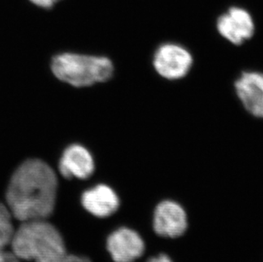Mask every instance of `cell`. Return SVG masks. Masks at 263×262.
Instances as JSON below:
<instances>
[{"instance_id": "cell-1", "label": "cell", "mask_w": 263, "mask_h": 262, "mask_svg": "<svg viewBox=\"0 0 263 262\" xmlns=\"http://www.w3.org/2000/svg\"><path fill=\"white\" fill-rule=\"evenodd\" d=\"M58 193V176L53 169L43 160L30 158L10 177L6 204L21 222L47 219L55 210Z\"/></svg>"}, {"instance_id": "cell-2", "label": "cell", "mask_w": 263, "mask_h": 262, "mask_svg": "<svg viewBox=\"0 0 263 262\" xmlns=\"http://www.w3.org/2000/svg\"><path fill=\"white\" fill-rule=\"evenodd\" d=\"M10 247L21 260L27 261L55 262L67 253L62 233L46 219L22 222Z\"/></svg>"}, {"instance_id": "cell-3", "label": "cell", "mask_w": 263, "mask_h": 262, "mask_svg": "<svg viewBox=\"0 0 263 262\" xmlns=\"http://www.w3.org/2000/svg\"><path fill=\"white\" fill-rule=\"evenodd\" d=\"M51 70L61 81L81 88L108 81L115 66L107 57L62 53L53 57Z\"/></svg>"}, {"instance_id": "cell-4", "label": "cell", "mask_w": 263, "mask_h": 262, "mask_svg": "<svg viewBox=\"0 0 263 262\" xmlns=\"http://www.w3.org/2000/svg\"><path fill=\"white\" fill-rule=\"evenodd\" d=\"M194 63V57L190 50L176 42L163 43L152 57L155 72L168 81H178L186 77Z\"/></svg>"}, {"instance_id": "cell-5", "label": "cell", "mask_w": 263, "mask_h": 262, "mask_svg": "<svg viewBox=\"0 0 263 262\" xmlns=\"http://www.w3.org/2000/svg\"><path fill=\"white\" fill-rule=\"evenodd\" d=\"M216 30L221 37L235 46H239L251 40L256 26L251 14L243 8L232 7L219 16Z\"/></svg>"}, {"instance_id": "cell-6", "label": "cell", "mask_w": 263, "mask_h": 262, "mask_svg": "<svg viewBox=\"0 0 263 262\" xmlns=\"http://www.w3.org/2000/svg\"><path fill=\"white\" fill-rule=\"evenodd\" d=\"M238 101L251 116L263 119V72L243 71L234 82Z\"/></svg>"}, {"instance_id": "cell-7", "label": "cell", "mask_w": 263, "mask_h": 262, "mask_svg": "<svg viewBox=\"0 0 263 262\" xmlns=\"http://www.w3.org/2000/svg\"><path fill=\"white\" fill-rule=\"evenodd\" d=\"M58 168L64 178L86 180L94 173V158L85 146L72 144L62 153Z\"/></svg>"}, {"instance_id": "cell-8", "label": "cell", "mask_w": 263, "mask_h": 262, "mask_svg": "<svg viewBox=\"0 0 263 262\" xmlns=\"http://www.w3.org/2000/svg\"><path fill=\"white\" fill-rule=\"evenodd\" d=\"M107 249L114 261L133 262L142 256L145 245L137 232L122 228L107 237Z\"/></svg>"}, {"instance_id": "cell-9", "label": "cell", "mask_w": 263, "mask_h": 262, "mask_svg": "<svg viewBox=\"0 0 263 262\" xmlns=\"http://www.w3.org/2000/svg\"><path fill=\"white\" fill-rule=\"evenodd\" d=\"M154 227L159 235L179 237L185 233L187 227L186 213L178 203L164 201L155 210Z\"/></svg>"}, {"instance_id": "cell-10", "label": "cell", "mask_w": 263, "mask_h": 262, "mask_svg": "<svg viewBox=\"0 0 263 262\" xmlns=\"http://www.w3.org/2000/svg\"><path fill=\"white\" fill-rule=\"evenodd\" d=\"M80 201L85 211L97 218H107L115 214L120 203L117 193L105 184H98L85 190Z\"/></svg>"}, {"instance_id": "cell-11", "label": "cell", "mask_w": 263, "mask_h": 262, "mask_svg": "<svg viewBox=\"0 0 263 262\" xmlns=\"http://www.w3.org/2000/svg\"><path fill=\"white\" fill-rule=\"evenodd\" d=\"M11 220L12 219L0 217V250H5L12 241L15 229Z\"/></svg>"}, {"instance_id": "cell-12", "label": "cell", "mask_w": 263, "mask_h": 262, "mask_svg": "<svg viewBox=\"0 0 263 262\" xmlns=\"http://www.w3.org/2000/svg\"><path fill=\"white\" fill-rule=\"evenodd\" d=\"M55 262H91V260L84 255L68 254L67 252Z\"/></svg>"}, {"instance_id": "cell-13", "label": "cell", "mask_w": 263, "mask_h": 262, "mask_svg": "<svg viewBox=\"0 0 263 262\" xmlns=\"http://www.w3.org/2000/svg\"><path fill=\"white\" fill-rule=\"evenodd\" d=\"M22 260L12 252L7 250H0V262H21Z\"/></svg>"}, {"instance_id": "cell-14", "label": "cell", "mask_w": 263, "mask_h": 262, "mask_svg": "<svg viewBox=\"0 0 263 262\" xmlns=\"http://www.w3.org/2000/svg\"><path fill=\"white\" fill-rule=\"evenodd\" d=\"M30 1L39 7L50 9V8H52L60 0H30Z\"/></svg>"}, {"instance_id": "cell-15", "label": "cell", "mask_w": 263, "mask_h": 262, "mask_svg": "<svg viewBox=\"0 0 263 262\" xmlns=\"http://www.w3.org/2000/svg\"><path fill=\"white\" fill-rule=\"evenodd\" d=\"M147 262H172V260L167 255H160L158 257L152 258Z\"/></svg>"}]
</instances>
